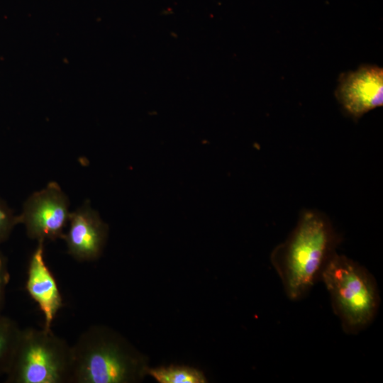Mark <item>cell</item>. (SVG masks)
Returning a JSON list of instances; mask_svg holds the SVG:
<instances>
[{
    "mask_svg": "<svg viewBox=\"0 0 383 383\" xmlns=\"http://www.w3.org/2000/svg\"><path fill=\"white\" fill-rule=\"evenodd\" d=\"M340 243V235L323 213L316 210L301 213L295 228L270 255L289 299L299 300L310 292Z\"/></svg>",
    "mask_w": 383,
    "mask_h": 383,
    "instance_id": "6da1fadb",
    "label": "cell"
},
{
    "mask_svg": "<svg viewBox=\"0 0 383 383\" xmlns=\"http://www.w3.org/2000/svg\"><path fill=\"white\" fill-rule=\"evenodd\" d=\"M70 383H131L146 374L145 358L122 336L91 326L72 345Z\"/></svg>",
    "mask_w": 383,
    "mask_h": 383,
    "instance_id": "7a4b0ae2",
    "label": "cell"
},
{
    "mask_svg": "<svg viewBox=\"0 0 383 383\" xmlns=\"http://www.w3.org/2000/svg\"><path fill=\"white\" fill-rule=\"evenodd\" d=\"M320 279L345 333L357 334L372 323L381 299L375 278L365 267L335 252Z\"/></svg>",
    "mask_w": 383,
    "mask_h": 383,
    "instance_id": "3957f363",
    "label": "cell"
},
{
    "mask_svg": "<svg viewBox=\"0 0 383 383\" xmlns=\"http://www.w3.org/2000/svg\"><path fill=\"white\" fill-rule=\"evenodd\" d=\"M72 345L52 329H21L6 383H70Z\"/></svg>",
    "mask_w": 383,
    "mask_h": 383,
    "instance_id": "277c9868",
    "label": "cell"
},
{
    "mask_svg": "<svg viewBox=\"0 0 383 383\" xmlns=\"http://www.w3.org/2000/svg\"><path fill=\"white\" fill-rule=\"evenodd\" d=\"M70 213L68 197L52 182L26 199L18 218L30 239L45 242L62 238Z\"/></svg>",
    "mask_w": 383,
    "mask_h": 383,
    "instance_id": "5b68a950",
    "label": "cell"
},
{
    "mask_svg": "<svg viewBox=\"0 0 383 383\" xmlns=\"http://www.w3.org/2000/svg\"><path fill=\"white\" fill-rule=\"evenodd\" d=\"M383 70L376 65H362L343 73L335 95L343 109L359 118L383 104Z\"/></svg>",
    "mask_w": 383,
    "mask_h": 383,
    "instance_id": "8992f818",
    "label": "cell"
},
{
    "mask_svg": "<svg viewBox=\"0 0 383 383\" xmlns=\"http://www.w3.org/2000/svg\"><path fill=\"white\" fill-rule=\"evenodd\" d=\"M68 226L62 238L67 253L79 262L97 260L105 247L109 228L88 201L70 213Z\"/></svg>",
    "mask_w": 383,
    "mask_h": 383,
    "instance_id": "52a82bcc",
    "label": "cell"
},
{
    "mask_svg": "<svg viewBox=\"0 0 383 383\" xmlns=\"http://www.w3.org/2000/svg\"><path fill=\"white\" fill-rule=\"evenodd\" d=\"M44 243L38 241L29 259L26 289L43 316V328L51 329L63 302L55 278L45 260Z\"/></svg>",
    "mask_w": 383,
    "mask_h": 383,
    "instance_id": "ba28073f",
    "label": "cell"
},
{
    "mask_svg": "<svg viewBox=\"0 0 383 383\" xmlns=\"http://www.w3.org/2000/svg\"><path fill=\"white\" fill-rule=\"evenodd\" d=\"M21 332L18 323L0 314V376L7 373Z\"/></svg>",
    "mask_w": 383,
    "mask_h": 383,
    "instance_id": "9c48e42d",
    "label": "cell"
},
{
    "mask_svg": "<svg viewBox=\"0 0 383 383\" xmlns=\"http://www.w3.org/2000/svg\"><path fill=\"white\" fill-rule=\"evenodd\" d=\"M146 374L151 375L160 383H205L207 382L201 371L185 365L148 367Z\"/></svg>",
    "mask_w": 383,
    "mask_h": 383,
    "instance_id": "30bf717a",
    "label": "cell"
},
{
    "mask_svg": "<svg viewBox=\"0 0 383 383\" xmlns=\"http://www.w3.org/2000/svg\"><path fill=\"white\" fill-rule=\"evenodd\" d=\"M18 224V215H15L7 204L0 199V244L9 238Z\"/></svg>",
    "mask_w": 383,
    "mask_h": 383,
    "instance_id": "8fae6325",
    "label": "cell"
},
{
    "mask_svg": "<svg viewBox=\"0 0 383 383\" xmlns=\"http://www.w3.org/2000/svg\"><path fill=\"white\" fill-rule=\"evenodd\" d=\"M10 280V273L9 271L7 260L0 252V314L5 301V294L6 287Z\"/></svg>",
    "mask_w": 383,
    "mask_h": 383,
    "instance_id": "7c38bea8",
    "label": "cell"
}]
</instances>
